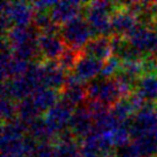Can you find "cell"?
I'll use <instances>...</instances> for the list:
<instances>
[{
    "label": "cell",
    "instance_id": "12",
    "mask_svg": "<svg viewBox=\"0 0 157 157\" xmlns=\"http://www.w3.org/2000/svg\"><path fill=\"white\" fill-rule=\"evenodd\" d=\"M87 94V88L84 87L82 80L75 76L74 78L66 80L63 86V95L64 100L69 102L70 105H77L84 100V98Z\"/></svg>",
    "mask_w": 157,
    "mask_h": 157
},
{
    "label": "cell",
    "instance_id": "21",
    "mask_svg": "<svg viewBox=\"0 0 157 157\" xmlns=\"http://www.w3.org/2000/svg\"><path fill=\"white\" fill-rule=\"evenodd\" d=\"M29 157H56V154H55V150H52L49 147L43 146V147H38L35 150V153Z\"/></svg>",
    "mask_w": 157,
    "mask_h": 157
},
{
    "label": "cell",
    "instance_id": "7",
    "mask_svg": "<svg viewBox=\"0 0 157 157\" xmlns=\"http://www.w3.org/2000/svg\"><path fill=\"white\" fill-rule=\"evenodd\" d=\"M37 40H38V49L48 60H53L55 57L59 59L66 49L64 46L66 43L63 41L62 37L55 36L54 33L40 36L39 38H37Z\"/></svg>",
    "mask_w": 157,
    "mask_h": 157
},
{
    "label": "cell",
    "instance_id": "16",
    "mask_svg": "<svg viewBox=\"0 0 157 157\" xmlns=\"http://www.w3.org/2000/svg\"><path fill=\"white\" fill-rule=\"evenodd\" d=\"M8 16L12 21L17 23L20 26H24L31 20L32 10H31V8L29 6H26L23 2L12 4L9 5Z\"/></svg>",
    "mask_w": 157,
    "mask_h": 157
},
{
    "label": "cell",
    "instance_id": "3",
    "mask_svg": "<svg viewBox=\"0 0 157 157\" xmlns=\"http://www.w3.org/2000/svg\"><path fill=\"white\" fill-rule=\"evenodd\" d=\"M74 115L72 105L66 100L57 102L45 115V123L49 127L51 132L60 131L67 124H69Z\"/></svg>",
    "mask_w": 157,
    "mask_h": 157
},
{
    "label": "cell",
    "instance_id": "5",
    "mask_svg": "<svg viewBox=\"0 0 157 157\" xmlns=\"http://www.w3.org/2000/svg\"><path fill=\"white\" fill-rule=\"evenodd\" d=\"M108 4L96 2L93 4L87 10V23L91 31L94 30L96 33L105 35L111 29V17L108 14Z\"/></svg>",
    "mask_w": 157,
    "mask_h": 157
},
{
    "label": "cell",
    "instance_id": "9",
    "mask_svg": "<svg viewBox=\"0 0 157 157\" xmlns=\"http://www.w3.org/2000/svg\"><path fill=\"white\" fill-rule=\"evenodd\" d=\"M41 83L46 85L47 88L63 87L66 84V77L63 75V69L59 64L47 63L40 67Z\"/></svg>",
    "mask_w": 157,
    "mask_h": 157
},
{
    "label": "cell",
    "instance_id": "14",
    "mask_svg": "<svg viewBox=\"0 0 157 157\" xmlns=\"http://www.w3.org/2000/svg\"><path fill=\"white\" fill-rule=\"evenodd\" d=\"M31 100L38 111H48L56 105V93L52 88H38L31 96Z\"/></svg>",
    "mask_w": 157,
    "mask_h": 157
},
{
    "label": "cell",
    "instance_id": "8",
    "mask_svg": "<svg viewBox=\"0 0 157 157\" xmlns=\"http://www.w3.org/2000/svg\"><path fill=\"white\" fill-rule=\"evenodd\" d=\"M111 40L107 36H99L88 41L84 46V53L85 55L91 56L96 60H105L108 59L111 53Z\"/></svg>",
    "mask_w": 157,
    "mask_h": 157
},
{
    "label": "cell",
    "instance_id": "20",
    "mask_svg": "<svg viewBox=\"0 0 157 157\" xmlns=\"http://www.w3.org/2000/svg\"><path fill=\"white\" fill-rule=\"evenodd\" d=\"M30 132L36 139H44V138L49 136V134L52 133L45 121H41V119H37L35 122H32Z\"/></svg>",
    "mask_w": 157,
    "mask_h": 157
},
{
    "label": "cell",
    "instance_id": "22",
    "mask_svg": "<svg viewBox=\"0 0 157 157\" xmlns=\"http://www.w3.org/2000/svg\"><path fill=\"white\" fill-rule=\"evenodd\" d=\"M15 113V107L13 102L10 100H4L2 101V117L4 118H10Z\"/></svg>",
    "mask_w": 157,
    "mask_h": 157
},
{
    "label": "cell",
    "instance_id": "15",
    "mask_svg": "<svg viewBox=\"0 0 157 157\" xmlns=\"http://www.w3.org/2000/svg\"><path fill=\"white\" fill-rule=\"evenodd\" d=\"M135 20L130 13L118 12L111 17V28L118 33H127L134 30Z\"/></svg>",
    "mask_w": 157,
    "mask_h": 157
},
{
    "label": "cell",
    "instance_id": "23",
    "mask_svg": "<svg viewBox=\"0 0 157 157\" xmlns=\"http://www.w3.org/2000/svg\"><path fill=\"white\" fill-rule=\"evenodd\" d=\"M117 60L116 59H111V60H108V61L105 63V66H103V72H105V76L107 77V76H109L110 74H113L115 70L117 69Z\"/></svg>",
    "mask_w": 157,
    "mask_h": 157
},
{
    "label": "cell",
    "instance_id": "2",
    "mask_svg": "<svg viewBox=\"0 0 157 157\" xmlns=\"http://www.w3.org/2000/svg\"><path fill=\"white\" fill-rule=\"evenodd\" d=\"M91 28L82 17H75L64 23L62 28V39L68 47L77 49L90 41Z\"/></svg>",
    "mask_w": 157,
    "mask_h": 157
},
{
    "label": "cell",
    "instance_id": "10",
    "mask_svg": "<svg viewBox=\"0 0 157 157\" xmlns=\"http://www.w3.org/2000/svg\"><path fill=\"white\" fill-rule=\"evenodd\" d=\"M103 66L105 64L100 60L84 55L83 57L79 59L75 67L76 77L79 79H84V80L91 79L95 77L99 72H101V70L103 69Z\"/></svg>",
    "mask_w": 157,
    "mask_h": 157
},
{
    "label": "cell",
    "instance_id": "6",
    "mask_svg": "<svg viewBox=\"0 0 157 157\" xmlns=\"http://www.w3.org/2000/svg\"><path fill=\"white\" fill-rule=\"evenodd\" d=\"M130 36V44L138 51H154L157 48V33L151 29L135 28Z\"/></svg>",
    "mask_w": 157,
    "mask_h": 157
},
{
    "label": "cell",
    "instance_id": "18",
    "mask_svg": "<svg viewBox=\"0 0 157 157\" xmlns=\"http://www.w3.org/2000/svg\"><path fill=\"white\" fill-rule=\"evenodd\" d=\"M55 154L56 157H82V149L77 147V144H75V141L68 138V139L61 140V142L55 148Z\"/></svg>",
    "mask_w": 157,
    "mask_h": 157
},
{
    "label": "cell",
    "instance_id": "4",
    "mask_svg": "<svg viewBox=\"0 0 157 157\" xmlns=\"http://www.w3.org/2000/svg\"><path fill=\"white\" fill-rule=\"evenodd\" d=\"M131 127L132 134L136 138L157 135V111L154 108L140 109Z\"/></svg>",
    "mask_w": 157,
    "mask_h": 157
},
{
    "label": "cell",
    "instance_id": "11",
    "mask_svg": "<svg viewBox=\"0 0 157 157\" xmlns=\"http://www.w3.org/2000/svg\"><path fill=\"white\" fill-rule=\"evenodd\" d=\"M69 124L75 134L88 135L93 126V115L88 109H77L74 111Z\"/></svg>",
    "mask_w": 157,
    "mask_h": 157
},
{
    "label": "cell",
    "instance_id": "1",
    "mask_svg": "<svg viewBox=\"0 0 157 157\" xmlns=\"http://www.w3.org/2000/svg\"><path fill=\"white\" fill-rule=\"evenodd\" d=\"M123 94L124 92L117 80L108 77L94 79L87 86V95L93 100V102L99 103L105 108L109 105H117Z\"/></svg>",
    "mask_w": 157,
    "mask_h": 157
},
{
    "label": "cell",
    "instance_id": "17",
    "mask_svg": "<svg viewBox=\"0 0 157 157\" xmlns=\"http://www.w3.org/2000/svg\"><path fill=\"white\" fill-rule=\"evenodd\" d=\"M138 95L140 98L147 100H155L157 98V77L153 75L144 77L140 83H138Z\"/></svg>",
    "mask_w": 157,
    "mask_h": 157
},
{
    "label": "cell",
    "instance_id": "24",
    "mask_svg": "<svg viewBox=\"0 0 157 157\" xmlns=\"http://www.w3.org/2000/svg\"><path fill=\"white\" fill-rule=\"evenodd\" d=\"M108 157H113V156H108Z\"/></svg>",
    "mask_w": 157,
    "mask_h": 157
},
{
    "label": "cell",
    "instance_id": "19",
    "mask_svg": "<svg viewBox=\"0 0 157 157\" xmlns=\"http://www.w3.org/2000/svg\"><path fill=\"white\" fill-rule=\"evenodd\" d=\"M79 59H80V56H79V53L77 49L67 47L64 49V52L62 53L60 57L57 59V62H59V66L61 67L62 69L69 70L72 69V68L75 69V67H76Z\"/></svg>",
    "mask_w": 157,
    "mask_h": 157
},
{
    "label": "cell",
    "instance_id": "13",
    "mask_svg": "<svg viewBox=\"0 0 157 157\" xmlns=\"http://www.w3.org/2000/svg\"><path fill=\"white\" fill-rule=\"evenodd\" d=\"M78 10V2H59L51 10V18L54 23H67L76 17Z\"/></svg>",
    "mask_w": 157,
    "mask_h": 157
}]
</instances>
